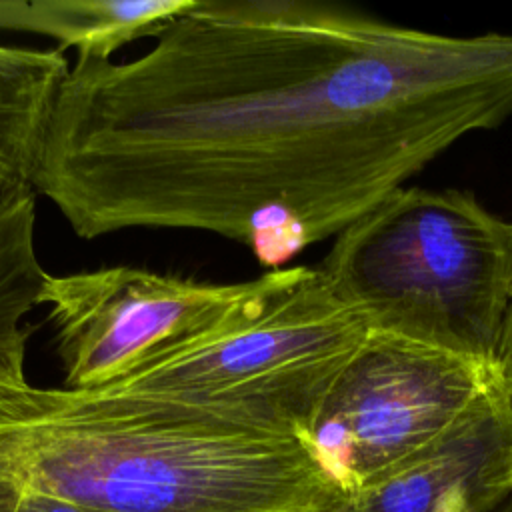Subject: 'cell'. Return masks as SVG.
<instances>
[{
	"instance_id": "cell-1",
	"label": "cell",
	"mask_w": 512,
	"mask_h": 512,
	"mask_svg": "<svg viewBox=\"0 0 512 512\" xmlns=\"http://www.w3.org/2000/svg\"><path fill=\"white\" fill-rule=\"evenodd\" d=\"M138 58L76 62L34 192L74 234L184 228L282 268L512 114V34L312 0H194Z\"/></svg>"
},
{
	"instance_id": "cell-2",
	"label": "cell",
	"mask_w": 512,
	"mask_h": 512,
	"mask_svg": "<svg viewBox=\"0 0 512 512\" xmlns=\"http://www.w3.org/2000/svg\"><path fill=\"white\" fill-rule=\"evenodd\" d=\"M0 474L90 512H326L346 496L308 430L252 404L38 388L0 368Z\"/></svg>"
},
{
	"instance_id": "cell-3",
	"label": "cell",
	"mask_w": 512,
	"mask_h": 512,
	"mask_svg": "<svg viewBox=\"0 0 512 512\" xmlns=\"http://www.w3.org/2000/svg\"><path fill=\"white\" fill-rule=\"evenodd\" d=\"M370 330L496 368L512 296V222L460 190L400 188L316 264Z\"/></svg>"
},
{
	"instance_id": "cell-4",
	"label": "cell",
	"mask_w": 512,
	"mask_h": 512,
	"mask_svg": "<svg viewBox=\"0 0 512 512\" xmlns=\"http://www.w3.org/2000/svg\"><path fill=\"white\" fill-rule=\"evenodd\" d=\"M370 334L318 266L270 270L266 288L214 332L140 364L104 390L252 404L306 430Z\"/></svg>"
},
{
	"instance_id": "cell-5",
	"label": "cell",
	"mask_w": 512,
	"mask_h": 512,
	"mask_svg": "<svg viewBox=\"0 0 512 512\" xmlns=\"http://www.w3.org/2000/svg\"><path fill=\"white\" fill-rule=\"evenodd\" d=\"M496 382L492 366L370 330L326 392L308 436L348 502L440 438Z\"/></svg>"
},
{
	"instance_id": "cell-6",
	"label": "cell",
	"mask_w": 512,
	"mask_h": 512,
	"mask_svg": "<svg viewBox=\"0 0 512 512\" xmlns=\"http://www.w3.org/2000/svg\"><path fill=\"white\" fill-rule=\"evenodd\" d=\"M268 280L270 270L244 282H204L120 264L48 274L38 306L54 326L64 388L96 392L224 326Z\"/></svg>"
},
{
	"instance_id": "cell-7",
	"label": "cell",
	"mask_w": 512,
	"mask_h": 512,
	"mask_svg": "<svg viewBox=\"0 0 512 512\" xmlns=\"http://www.w3.org/2000/svg\"><path fill=\"white\" fill-rule=\"evenodd\" d=\"M512 494V404L496 382L432 444L380 474L344 512H490Z\"/></svg>"
},
{
	"instance_id": "cell-8",
	"label": "cell",
	"mask_w": 512,
	"mask_h": 512,
	"mask_svg": "<svg viewBox=\"0 0 512 512\" xmlns=\"http://www.w3.org/2000/svg\"><path fill=\"white\" fill-rule=\"evenodd\" d=\"M70 68L58 48L0 44V208L34 190L54 104Z\"/></svg>"
},
{
	"instance_id": "cell-9",
	"label": "cell",
	"mask_w": 512,
	"mask_h": 512,
	"mask_svg": "<svg viewBox=\"0 0 512 512\" xmlns=\"http://www.w3.org/2000/svg\"><path fill=\"white\" fill-rule=\"evenodd\" d=\"M194 0H0V30L30 32L76 50V62L112 60L122 46L154 36Z\"/></svg>"
},
{
	"instance_id": "cell-10",
	"label": "cell",
	"mask_w": 512,
	"mask_h": 512,
	"mask_svg": "<svg viewBox=\"0 0 512 512\" xmlns=\"http://www.w3.org/2000/svg\"><path fill=\"white\" fill-rule=\"evenodd\" d=\"M16 512H90V510L42 490L22 488V496L18 500Z\"/></svg>"
},
{
	"instance_id": "cell-11",
	"label": "cell",
	"mask_w": 512,
	"mask_h": 512,
	"mask_svg": "<svg viewBox=\"0 0 512 512\" xmlns=\"http://www.w3.org/2000/svg\"><path fill=\"white\" fill-rule=\"evenodd\" d=\"M496 372L500 378V384L512 404V296L504 320V332H502V342L498 350V360H496Z\"/></svg>"
},
{
	"instance_id": "cell-12",
	"label": "cell",
	"mask_w": 512,
	"mask_h": 512,
	"mask_svg": "<svg viewBox=\"0 0 512 512\" xmlns=\"http://www.w3.org/2000/svg\"><path fill=\"white\" fill-rule=\"evenodd\" d=\"M20 496L22 486L14 478L0 474V512H16Z\"/></svg>"
},
{
	"instance_id": "cell-13",
	"label": "cell",
	"mask_w": 512,
	"mask_h": 512,
	"mask_svg": "<svg viewBox=\"0 0 512 512\" xmlns=\"http://www.w3.org/2000/svg\"><path fill=\"white\" fill-rule=\"evenodd\" d=\"M490 512H512V498H504L498 506H494Z\"/></svg>"
},
{
	"instance_id": "cell-14",
	"label": "cell",
	"mask_w": 512,
	"mask_h": 512,
	"mask_svg": "<svg viewBox=\"0 0 512 512\" xmlns=\"http://www.w3.org/2000/svg\"><path fill=\"white\" fill-rule=\"evenodd\" d=\"M346 508V506H344ZM344 508H336V510H326V512H344Z\"/></svg>"
}]
</instances>
